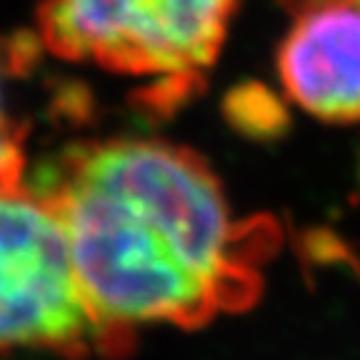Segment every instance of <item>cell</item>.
<instances>
[{
  "instance_id": "3",
  "label": "cell",
  "mask_w": 360,
  "mask_h": 360,
  "mask_svg": "<svg viewBox=\"0 0 360 360\" xmlns=\"http://www.w3.org/2000/svg\"><path fill=\"white\" fill-rule=\"evenodd\" d=\"M101 353L65 225L35 183L0 186V353Z\"/></svg>"
},
{
  "instance_id": "1",
  "label": "cell",
  "mask_w": 360,
  "mask_h": 360,
  "mask_svg": "<svg viewBox=\"0 0 360 360\" xmlns=\"http://www.w3.org/2000/svg\"><path fill=\"white\" fill-rule=\"evenodd\" d=\"M35 186L65 225L103 355H123L141 328H200L258 298L276 225L238 220L198 153L90 141L63 150Z\"/></svg>"
},
{
  "instance_id": "5",
  "label": "cell",
  "mask_w": 360,
  "mask_h": 360,
  "mask_svg": "<svg viewBox=\"0 0 360 360\" xmlns=\"http://www.w3.org/2000/svg\"><path fill=\"white\" fill-rule=\"evenodd\" d=\"M38 35L0 38V186L20 183L25 170L28 125L13 108L11 80L28 73V68L38 58Z\"/></svg>"
},
{
  "instance_id": "4",
  "label": "cell",
  "mask_w": 360,
  "mask_h": 360,
  "mask_svg": "<svg viewBox=\"0 0 360 360\" xmlns=\"http://www.w3.org/2000/svg\"><path fill=\"white\" fill-rule=\"evenodd\" d=\"M278 78L298 108L326 123H360V3L310 0L278 51Z\"/></svg>"
},
{
  "instance_id": "2",
  "label": "cell",
  "mask_w": 360,
  "mask_h": 360,
  "mask_svg": "<svg viewBox=\"0 0 360 360\" xmlns=\"http://www.w3.org/2000/svg\"><path fill=\"white\" fill-rule=\"evenodd\" d=\"M238 0H40L38 40L63 60L160 80L150 103L186 98L218 58Z\"/></svg>"
},
{
  "instance_id": "6",
  "label": "cell",
  "mask_w": 360,
  "mask_h": 360,
  "mask_svg": "<svg viewBox=\"0 0 360 360\" xmlns=\"http://www.w3.org/2000/svg\"><path fill=\"white\" fill-rule=\"evenodd\" d=\"M231 108H243V112H231L233 120H238L240 130H276L281 125V108L276 98L270 96L265 88H238L231 96Z\"/></svg>"
}]
</instances>
